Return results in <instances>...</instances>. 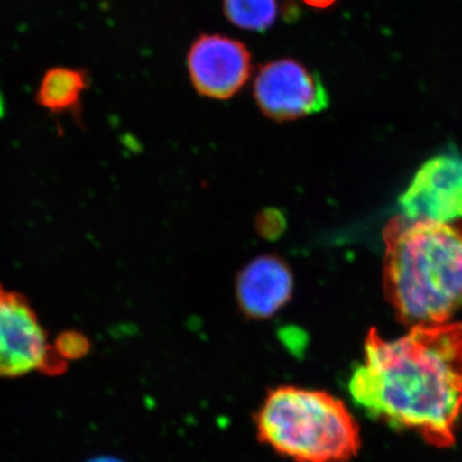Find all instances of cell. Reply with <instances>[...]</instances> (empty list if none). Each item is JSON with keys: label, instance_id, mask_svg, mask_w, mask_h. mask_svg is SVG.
Segmentation results:
<instances>
[{"label": "cell", "instance_id": "obj_1", "mask_svg": "<svg viewBox=\"0 0 462 462\" xmlns=\"http://www.w3.org/2000/svg\"><path fill=\"white\" fill-rule=\"evenodd\" d=\"M348 388L375 420L439 448L454 445L462 415V322L416 325L396 339L370 330Z\"/></svg>", "mask_w": 462, "mask_h": 462}, {"label": "cell", "instance_id": "obj_2", "mask_svg": "<svg viewBox=\"0 0 462 462\" xmlns=\"http://www.w3.org/2000/svg\"><path fill=\"white\" fill-rule=\"evenodd\" d=\"M385 296L411 327L448 322L462 307V226L393 218L384 230Z\"/></svg>", "mask_w": 462, "mask_h": 462}, {"label": "cell", "instance_id": "obj_3", "mask_svg": "<svg viewBox=\"0 0 462 462\" xmlns=\"http://www.w3.org/2000/svg\"><path fill=\"white\" fill-rule=\"evenodd\" d=\"M261 442L296 462H346L360 449V428L346 404L327 392L284 385L257 413Z\"/></svg>", "mask_w": 462, "mask_h": 462}, {"label": "cell", "instance_id": "obj_4", "mask_svg": "<svg viewBox=\"0 0 462 462\" xmlns=\"http://www.w3.org/2000/svg\"><path fill=\"white\" fill-rule=\"evenodd\" d=\"M254 94L260 111L279 123L319 114L329 105L320 78L293 60H273L261 67Z\"/></svg>", "mask_w": 462, "mask_h": 462}, {"label": "cell", "instance_id": "obj_5", "mask_svg": "<svg viewBox=\"0 0 462 462\" xmlns=\"http://www.w3.org/2000/svg\"><path fill=\"white\" fill-rule=\"evenodd\" d=\"M407 220L455 224L462 218V158L438 154L422 163L400 199Z\"/></svg>", "mask_w": 462, "mask_h": 462}, {"label": "cell", "instance_id": "obj_6", "mask_svg": "<svg viewBox=\"0 0 462 462\" xmlns=\"http://www.w3.org/2000/svg\"><path fill=\"white\" fill-rule=\"evenodd\" d=\"M191 84L206 98L225 100L236 96L252 72L251 54L243 42L223 35H202L188 54Z\"/></svg>", "mask_w": 462, "mask_h": 462}, {"label": "cell", "instance_id": "obj_7", "mask_svg": "<svg viewBox=\"0 0 462 462\" xmlns=\"http://www.w3.org/2000/svg\"><path fill=\"white\" fill-rule=\"evenodd\" d=\"M47 334L23 298L0 289V378L42 369L50 358Z\"/></svg>", "mask_w": 462, "mask_h": 462}, {"label": "cell", "instance_id": "obj_8", "mask_svg": "<svg viewBox=\"0 0 462 462\" xmlns=\"http://www.w3.org/2000/svg\"><path fill=\"white\" fill-rule=\"evenodd\" d=\"M294 276L289 264L275 254L252 260L236 279V300L254 320L272 318L293 294Z\"/></svg>", "mask_w": 462, "mask_h": 462}, {"label": "cell", "instance_id": "obj_9", "mask_svg": "<svg viewBox=\"0 0 462 462\" xmlns=\"http://www.w3.org/2000/svg\"><path fill=\"white\" fill-rule=\"evenodd\" d=\"M87 84V76L78 69L66 67L51 69L42 79L39 102L51 111H67L80 102Z\"/></svg>", "mask_w": 462, "mask_h": 462}, {"label": "cell", "instance_id": "obj_10", "mask_svg": "<svg viewBox=\"0 0 462 462\" xmlns=\"http://www.w3.org/2000/svg\"><path fill=\"white\" fill-rule=\"evenodd\" d=\"M224 11L230 23L251 32H266L278 16L276 0H225Z\"/></svg>", "mask_w": 462, "mask_h": 462}, {"label": "cell", "instance_id": "obj_11", "mask_svg": "<svg viewBox=\"0 0 462 462\" xmlns=\"http://www.w3.org/2000/svg\"><path fill=\"white\" fill-rule=\"evenodd\" d=\"M287 227L285 216L279 209L266 208L257 216V233L264 239L275 240Z\"/></svg>", "mask_w": 462, "mask_h": 462}, {"label": "cell", "instance_id": "obj_12", "mask_svg": "<svg viewBox=\"0 0 462 462\" xmlns=\"http://www.w3.org/2000/svg\"><path fill=\"white\" fill-rule=\"evenodd\" d=\"M87 343L81 338L80 336L76 334H69L65 338L60 340V349L69 356H80L83 355L85 349H87Z\"/></svg>", "mask_w": 462, "mask_h": 462}, {"label": "cell", "instance_id": "obj_13", "mask_svg": "<svg viewBox=\"0 0 462 462\" xmlns=\"http://www.w3.org/2000/svg\"><path fill=\"white\" fill-rule=\"evenodd\" d=\"M307 5H312L315 8H327L329 7L331 3L336 2V0H305Z\"/></svg>", "mask_w": 462, "mask_h": 462}, {"label": "cell", "instance_id": "obj_14", "mask_svg": "<svg viewBox=\"0 0 462 462\" xmlns=\"http://www.w3.org/2000/svg\"><path fill=\"white\" fill-rule=\"evenodd\" d=\"M87 462H124L118 458L112 457V456H97V457L90 458Z\"/></svg>", "mask_w": 462, "mask_h": 462}]
</instances>
